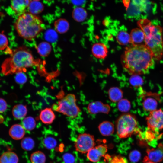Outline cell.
<instances>
[{"label": "cell", "instance_id": "obj_1", "mask_svg": "<svg viewBox=\"0 0 163 163\" xmlns=\"http://www.w3.org/2000/svg\"><path fill=\"white\" fill-rule=\"evenodd\" d=\"M155 58L145 45H132L126 49L122 57L124 69L131 75L146 73L154 63Z\"/></svg>", "mask_w": 163, "mask_h": 163}, {"label": "cell", "instance_id": "obj_2", "mask_svg": "<svg viewBox=\"0 0 163 163\" xmlns=\"http://www.w3.org/2000/svg\"><path fill=\"white\" fill-rule=\"evenodd\" d=\"M36 63L28 49L21 46L15 50L11 56L4 61L1 66V72L5 75L23 72Z\"/></svg>", "mask_w": 163, "mask_h": 163}, {"label": "cell", "instance_id": "obj_3", "mask_svg": "<svg viewBox=\"0 0 163 163\" xmlns=\"http://www.w3.org/2000/svg\"><path fill=\"white\" fill-rule=\"evenodd\" d=\"M137 24L144 34L145 45L152 52L155 59L159 60L163 56L162 28L153 24L147 18L140 19Z\"/></svg>", "mask_w": 163, "mask_h": 163}, {"label": "cell", "instance_id": "obj_4", "mask_svg": "<svg viewBox=\"0 0 163 163\" xmlns=\"http://www.w3.org/2000/svg\"><path fill=\"white\" fill-rule=\"evenodd\" d=\"M44 27L40 18L28 12L19 16L14 24L19 35L30 40L36 37L43 30Z\"/></svg>", "mask_w": 163, "mask_h": 163}, {"label": "cell", "instance_id": "obj_5", "mask_svg": "<svg viewBox=\"0 0 163 163\" xmlns=\"http://www.w3.org/2000/svg\"><path fill=\"white\" fill-rule=\"evenodd\" d=\"M75 95L69 94L60 99L56 104L52 106L54 111L62 113L72 118L77 117L81 112V109L76 104Z\"/></svg>", "mask_w": 163, "mask_h": 163}, {"label": "cell", "instance_id": "obj_6", "mask_svg": "<svg viewBox=\"0 0 163 163\" xmlns=\"http://www.w3.org/2000/svg\"><path fill=\"white\" fill-rule=\"evenodd\" d=\"M137 121L136 116L129 113L120 115L116 123L117 133L121 138L130 136L138 129Z\"/></svg>", "mask_w": 163, "mask_h": 163}, {"label": "cell", "instance_id": "obj_7", "mask_svg": "<svg viewBox=\"0 0 163 163\" xmlns=\"http://www.w3.org/2000/svg\"><path fill=\"white\" fill-rule=\"evenodd\" d=\"M146 120L147 129L158 133L163 129V110L161 109L150 112Z\"/></svg>", "mask_w": 163, "mask_h": 163}, {"label": "cell", "instance_id": "obj_8", "mask_svg": "<svg viewBox=\"0 0 163 163\" xmlns=\"http://www.w3.org/2000/svg\"><path fill=\"white\" fill-rule=\"evenodd\" d=\"M95 145L94 136L87 133L79 134L75 144L76 150L83 154L88 152Z\"/></svg>", "mask_w": 163, "mask_h": 163}, {"label": "cell", "instance_id": "obj_9", "mask_svg": "<svg viewBox=\"0 0 163 163\" xmlns=\"http://www.w3.org/2000/svg\"><path fill=\"white\" fill-rule=\"evenodd\" d=\"M142 95V104L145 110L150 112L157 109L160 101V95L158 94L147 92Z\"/></svg>", "mask_w": 163, "mask_h": 163}, {"label": "cell", "instance_id": "obj_10", "mask_svg": "<svg viewBox=\"0 0 163 163\" xmlns=\"http://www.w3.org/2000/svg\"><path fill=\"white\" fill-rule=\"evenodd\" d=\"M147 156L144 160H148L155 163L163 160V145L159 144L155 148L148 149L147 150Z\"/></svg>", "mask_w": 163, "mask_h": 163}, {"label": "cell", "instance_id": "obj_11", "mask_svg": "<svg viewBox=\"0 0 163 163\" xmlns=\"http://www.w3.org/2000/svg\"><path fill=\"white\" fill-rule=\"evenodd\" d=\"M87 109L88 113L91 114H96L100 113L108 114L111 108L108 104H104L100 101H96L89 103Z\"/></svg>", "mask_w": 163, "mask_h": 163}, {"label": "cell", "instance_id": "obj_12", "mask_svg": "<svg viewBox=\"0 0 163 163\" xmlns=\"http://www.w3.org/2000/svg\"><path fill=\"white\" fill-rule=\"evenodd\" d=\"M107 150V147L105 145H101L93 147L88 152L87 157L91 161H98L101 157L104 156Z\"/></svg>", "mask_w": 163, "mask_h": 163}, {"label": "cell", "instance_id": "obj_13", "mask_svg": "<svg viewBox=\"0 0 163 163\" xmlns=\"http://www.w3.org/2000/svg\"><path fill=\"white\" fill-rule=\"evenodd\" d=\"M31 0H11V8L14 12L19 16L28 12Z\"/></svg>", "mask_w": 163, "mask_h": 163}, {"label": "cell", "instance_id": "obj_14", "mask_svg": "<svg viewBox=\"0 0 163 163\" xmlns=\"http://www.w3.org/2000/svg\"><path fill=\"white\" fill-rule=\"evenodd\" d=\"M91 51L93 55L98 59H104L107 56L108 49L106 45L101 43L94 44L92 47Z\"/></svg>", "mask_w": 163, "mask_h": 163}, {"label": "cell", "instance_id": "obj_15", "mask_svg": "<svg viewBox=\"0 0 163 163\" xmlns=\"http://www.w3.org/2000/svg\"><path fill=\"white\" fill-rule=\"evenodd\" d=\"M130 43L132 45H145V35L143 31L140 28L133 29L130 34Z\"/></svg>", "mask_w": 163, "mask_h": 163}, {"label": "cell", "instance_id": "obj_16", "mask_svg": "<svg viewBox=\"0 0 163 163\" xmlns=\"http://www.w3.org/2000/svg\"><path fill=\"white\" fill-rule=\"evenodd\" d=\"M52 108H46L42 110L39 114L40 120L45 124L52 123L55 120L56 117Z\"/></svg>", "mask_w": 163, "mask_h": 163}, {"label": "cell", "instance_id": "obj_17", "mask_svg": "<svg viewBox=\"0 0 163 163\" xmlns=\"http://www.w3.org/2000/svg\"><path fill=\"white\" fill-rule=\"evenodd\" d=\"M25 130L22 125L15 124L10 128L9 131V135L14 139L20 140L24 136Z\"/></svg>", "mask_w": 163, "mask_h": 163}, {"label": "cell", "instance_id": "obj_18", "mask_svg": "<svg viewBox=\"0 0 163 163\" xmlns=\"http://www.w3.org/2000/svg\"><path fill=\"white\" fill-rule=\"evenodd\" d=\"M98 129L101 134L104 136H108L113 134L114 131L113 124L109 121H105L101 123Z\"/></svg>", "mask_w": 163, "mask_h": 163}, {"label": "cell", "instance_id": "obj_19", "mask_svg": "<svg viewBox=\"0 0 163 163\" xmlns=\"http://www.w3.org/2000/svg\"><path fill=\"white\" fill-rule=\"evenodd\" d=\"M27 113V109L26 106L22 104H18L13 107L12 114L15 118L21 120L24 118Z\"/></svg>", "mask_w": 163, "mask_h": 163}, {"label": "cell", "instance_id": "obj_20", "mask_svg": "<svg viewBox=\"0 0 163 163\" xmlns=\"http://www.w3.org/2000/svg\"><path fill=\"white\" fill-rule=\"evenodd\" d=\"M18 158L17 154L12 151H6L0 157V163H18Z\"/></svg>", "mask_w": 163, "mask_h": 163}, {"label": "cell", "instance_id": "obj_21", "mask_svg": "<svg viewBox=\"0 0 163 163\" xmlns=\"http://www.w3.org/2000/svg\"><path fill=\"white\" fill-rule=\"evenodd\" d=\"M122 91L117 87H113L109 89L108 94L110 100L113 102H118L123 97Z\"/></svg>", "mask_w": 163, "mask_h": 163}, {"label": "cell", "instance_id": "obj_22", "mask_svg": "<svg viewBox=\"0 0 163 163\" xmlns=\"http://www.w3.org/2000/svg\"><path fill=\"white\" fill-rule=\"evenodd\" d=\"M69 24L65 19L60 18L56 20L54 23V27L56 31L60 33L66 32L69 29Z\"/></svg>", "mask_w": 163, "mask_h": 163}, {"label": "cell", "instance_id": "obj_23", "mask_svg": "<svg viewBox=\"0 0 163 163\" xmlns=\"http://www.w3.org/2000/svg\"><path fill=\"white\" fill-rule=\"evenodd\" d=\"M116 40L118 43L122 45H126L130 43V37L129 34L124 31H121L117 34Z\"/></svg>", "mask_w": 163, "mask_h": 163}, {"label": "cell", "instance_id": "obj_24", "mask_svg": "<svg viewBox=\"0 0 163 163\" xmlns=\"http://www.w3.org/2000/svg\"><path fill=\"white\" fill-rule=\"evenodd\" d=\"M73 16L74 19L76 21L81 22L85 19L87 16V13L83 8L77 7L74 9Z\"/></svg>", "mask_w": 163, "mask_h": 163}, {"label": "cell", "instance_id": "obj_25", "mask_svg": "<svg viewBox=\"0 0 163 163\" xmlns=\"http://www.w3.org/2000/svg\"><path fill=\"white\" fill-rule=\"evenodd\" d=\"M24 129L30 131L33 130L35 127L36 122L35 119L32 117L28 116L25 117L22 121V125Z\"/></svg>", "mask_w": 163, "mask_h": 163}, {"label": "cell", "instance_id": "obj_26", "mask_svg": "<svg viewBox=\"0 0 163 163\" xmlns=\"http://www.w3.org/2000/svg\"><path fill=\"white\" fill-rule=\"evenodd\" d=\"M30 159L32 163H45L46 157L43 152L38 151L34 152L31 155Z\"/></svg>", "mask_w": 163, "mask_h": 163}, {"label": "cell", "instance_id": "obj_27", "mask_svg": "<svg viewBox=\"0 0 163 163\" xmlns=\"http://www.w3.org/2000/svg\"><path fill=\"white\" fill-rule=\"evenodd\" d=\"M43 9L42 4L38 1H31L28 10V12L36 15L41 12Z\"/></svg>", "mask_w": 163, "mask_h": 163}, {"label": "cell", "instance_id": "obj_28", "mask_svg": "<svg viewBox=\"0 0 163 163\" xmlns=\"http://www.w3.org/2000/svg\"><path fill=\"white\" fill-rule=\"evenodd\" d=\"M21 145L23 149L28 151L31 150L34 148L35 142L32 138L29 137H27L22 139Z\"/></svg>", "mask_w": 163, "mask_h": 163}, {"label": "cell", "instance_id": "obj_29", "mask_svg": "<svg viewBox=\"0 0 163 163\" xmlns=\"http://www.w3.org/2000/svg\"><path fill=\"white\" fill-rule=\"evenodd\" d=\"M117 107L120 111L126 113L128 112L131 108V103L127 99H122L118 102Z\"/></svg>", "mask_w": 163, "mask_h": 163}, {"label": "cell", "instance_id": "obj_30", "mask_svg": "<svg viewBox=\"0 0 163 163\" xmlns=\"http://www.w3.org/2000/svg\"><path fill=\"white\" fill-rule=\"evenodd\" d=\"M51 50V47L47 43L42 42L40 43L37 47V51L39 54L46 56L48 55Z\"/></svg>", "mask_w": 163, "mask_h": 163}, {"label": "cell", "instance_id": "obj_31", "mask_svg": "<svg viewBox=\"0 0 163 163\" xmlns=\"http://www.w3.org/2000/svg\"><path fill=\"white\" fill-rule=\"evenodd\" d=\"M43 143L46 148L50 149L54 148L56 146L57 142L53 137L48 136L43 139Z\"/></svg>", "mask_w": 163, "mask_h": 163}, {"label": "cell", "instance_id": "obj_32", "mask_svg": "<svg viewBox=\"0 0 163 163\" xmlns=\"http://www.w3.org/2000/svg\"><path fill=\"white\" fill-rule=\"evenodd\" d=\"M129 82L132 86L137 87L142 84L143 80L139 75H132L129 78Z\"/></svg>", "mask_w": 163, "mask_h": 163}, {"label": "cell", "instance_id": "obj_33", "mask_svg": "<svg viewBox=\"0 0 163 163\" xmlns=\"http://www.w3.org/2000/svg\"><path fill=\"white\" fill-rule=\"evenodd\" d=\"M140 157V153L136 150L131 151L129 155V159L130 161L133 163H136L139 161Z\"/></svg>", "mask_w": 163, "mask_h": 163}, {"label": "cell", "instance_id": "obj_34", "mask_svg": "<svg viewBox=\"0 0 163 163\" xmlns=\"http://www.w3.org/2000/svg\"><path fill=\"white\" fill-rule=\"evenodd\" d=\"M8 44V40L6 36L3 33H0V50L5 49Z\"/></svg>", "mask_w": 163, "mask_h": 163}, {"label": "cell", "instance_id": "obj_35", "mask_svg": "<svg viewBox=\"0 0 163 163\" xmlns=\"http://www.w3.org/2000/svg\"><path fill=\"white\" fill-rule=\"evenodd\" d=\"M15 79L16 82L20 84L25 83L27 81V77L23 72L16 73Z\"/></svg>", "mask_w": 163, "mask_h": 163}, {"label": "cell", "instance_id": "obj_36", "mask_svg": "<svg viewBox=\"0 0 163 163\" xmlns=\"http://www.w3.org/2000/svg\"><path fill=\"white\" fill-rule=\"evenodd\" d=\"M62 157L65 163H74L75 162V158L70 153H66L63 155Z\"/></svg>", "mask_w": 163, "mask_h": 163}, {"label": "cell", "instance_id": "obj_37", "mask_svg": "<svg viewBox=\"0 0 163 163\" xmlns=\"http://www.w3.org/2000/svg\"><path fill=\"white\" fill-rule=\"evenodd\" d=\"M7 108V104L3 99L0 98V113L4 112Z\"/></svg>", "mask_w": 163, "mask_h": 163}, {"label": "cell", "instance_id": "obj_38", "mask_svg": "<svg viewBox=\"0 0 163 163\" xmlns=\"http://www.w3.org/2000/svg\"><path fill=\"white\" fill-rule=\"evenodd\" d=\"M111 163H125L122 158L115 157L112 160Z\"/></svg>", "mask_w": 163, "mask_h": 163}, {"label": "cell", "instance_id": "obj_39", "mask_svg": "<svg viewBox=\"0 0 163 163\" xmlns=\"http://www.w3.org/2000/svg\"><path fill=\"white\" fill-rule=\"evenodd\" d=\"M85 0H72L73 3L77 5H81L83 4L85 2Z\"/></svg>", "mask_w": 163, "mask_h": 163}, {"label": "cell", "instance_id": "obj_40", "mask_svg": "<svg viewBox=\"0 0 163 163\" xmlns=\"http://www.w3.org/2000/svg\"><path fill=\"white\" fill-rule=\"evenodd\" d=\"M144 163H155L148 160H144Z\"/></svg>", "mask_w": 163, "mask_h": 163}, {"label": "cell", "instance_id": "obj_41", "mask_svg": "<svg viewBox=\"0 0 163 163\" xmlns=\"http://www.w3.org/2000/svg\"><path fill=\"white\" fill-rule=\"evenodd\" d=\"M32 1H39L40 0H31Z\"/></svg>", "mask_w": 163, "mask_h": 163}]
</instances>
